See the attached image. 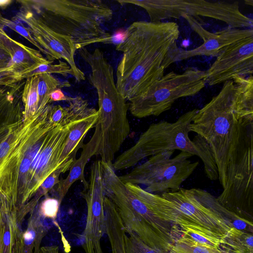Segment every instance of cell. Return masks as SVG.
Masks as SVG:
<instances>
[{"instance_id":"obj_1","label":"cell","mask_w":253,"mask_h":253,"mask_svg":"<svg viewBox=\"0 0 253 253\" xmlns=\"http://www.w3.org/2000/svg\"><path fill=\"white\" fill-rule=\"evenodd\" d=\"M189 129L210 145L224 189L253 137V76L224 83L219 92L198 109Z\"/></svg>"},{"instance_id":"obj_2","label":"cell","mask_w":253,"mask_h":253,"mask_svg":"<svg viewBox=\"0 0 253 253\" xmlns=\"http://www.w3.org/2000/svg\"><path fill=\"white\" fill-rule=\"evenodd\" d=\"M179 35L174 22L138 21L127 28L116 45L123 56L117 66L116 84L126 100L164 76L167 55Z\"/></svg>"},{"instance_id":"obj_3","label":"cell","mask_w":253,"mask_h":253,"mask_svg":"<svg viewBox=\"0 0 253 253\" xmlns=\"http://www.w3.org/2000/svg\"><path fill=\"white\" fill-rule=\"evenodd\" d=\"M101 163L105 195L115 204L126 232H132L150 247L169 253L177 238L178 226L157 214L154 194L138 185L124 183L112 165Z\"/></svg>"},{"instance_id":"obj_4","label":"cell","mask_w":253,"mask_h":253,"mask_svg":"<svg viewBox=\"0 0 253 253\" xmlns=\"http://www.w3.org/2000/svg\"><path fill=\"white\" fill-rule=\"evenodd\" d=\"M154 205L163 220L178 227H196L219 239L232 227L253 233V222L229 211L217 198L199 188L155 194Z\"/></svg>"},{"instance_id":"obj_5","label":"cell","mask_w":253,"mask_h":253,"mask_svg":"<svg viewBox=\"0 0 253 253\" xmlns=\"http://www.w3.org/2000/svg\"><path fill=\"white\" fill-rule=\"evenodd\" d=\"M198 109L181 115L175 122L165 121L151 124L136 143L120 154L112 164L114 170L135 166L143 159L167 151L180 150L196 155L203 161L207 176L211 180L218 178V172L211 148L199 135L192 140L189 126Z\"/></svg>"},{"instance_id":"obj_6","label":"cell","mask_w":253,"mask_h":253,"mask_svg":"<svg viewBox=\"0 0 253 253\" xmlns=\"http://www.w3.org/2000/svg\"><path fill=\"white\" fill-rule=\"evenodd\" d=\"M43 23L68 37L77 50L112 39L103 25L113 18L112 9L101 0H53L41 2Z\"/></svg>"},{"instance_id":"obj_7","label":"cell","mask_w":253,"mask_h":253,"mask_svg":"<svg viewBox=\"0 0 253 253\" xmlns=\"http://www.w3.org/2000/svg\"><path fill=\"white\" fill-rule=\"evenodd\" d=\"M89 83L98 96V117L94 130L100 140L97 156L101 162L112 165L116 154L130 133L128 104L119 92L113 73L96 74Z\"/></svg>"},{"instance_id":"obj_8","label":"cell","mask_w":253,"mask_h":253,"mask_svg":"<svg viewBox=\"0 0 253 253\" xmlns=\"http://www.w3.org/2000/svg\"><path fill=\"white\" fill-rule=\"evenodd\" d=\"M122 5L132 4L144 9L151 22H160L184 16L195 18L202 24L199 16L221 21L228 27L252 29L253 21L240 10L238 1L204 0H118Z\"/></svg>"},{"instance_id":"obj_9","label":"cell","mask_w":253,"mask_h":253,"mask_svg":"<svg viewBox=\"0 0 253 253\" xmlns=\"http://www.w3.org/2000/svg\"><path fill=\"white\" fill-rule=\"evenodd\" d=\"M206 84V72L197 68L189 67L180 74L172 71L130 99L128 109L137 118L158 116L178 99L195 95Z\"/></svg>"},{"instance_id":"obj_10","label":"cell","mask_w":253,"mask_h":253,"mask_svg":"<svg viewBox=\"0 0 253 253\" xmlns=\"http://www.w3.org/2000/svg\"><path fill=\"white\" fill-rule=\"evenodd\" d=\"M174 151H167L152 156L119 177L124 183L144 185L145 191L153 194L177 191L193 173L199 162L190 161L193 155L186 152L181 151L171 158Z\"/></svg>"},{"instance_id":"obj_11","label":"cell","mask_w":253,"mask_h":253,"mask_svg":"<svg viewBox=\"0 0 253 253\" xmlns=\"http://www.w3.org/2000/svg\"><path fill=\"white\" fill-rule=\"evenodd\" d=\"M81 194L87 205L86 224L82 246L85 253H103L100 241L105 233V194L100 160H97L92 164L87 185L84 187Z\"/></svg>"},{"instance_id":"obj_12","label":"cell","mask_w":253,"mask_h":253,"mask_svg":"<svg viewBox=\"0 0 253 253\" xmlns=\"http://www.w3.org/2000/svg\"><path fill=\"white\" fill-rule=\"evenodd\" d=\"M206 72V82L214 85L246 78L253 73V36L237 41L222 48Z\"/></svg>"},{"instance_id":"obj_13","label":"cell","mask_w":253,"mask_h":253,"mask_svg":"<svg viewBox=\"0 0 253 253\" xmlns=\"http://www.w3.org/2000/svg\"><path fill=\"white\" fill-rule=\"evenodd\" d=\"M191 29L203 40L199 46L191 50H185L175 44L169 50L165 64L167 68L172 63L200 55L216 57L224 47L249 37L253 36V28L241 29L227 27L218 32L211 33L206 30L195 18L184 16Z\"/></svg>"},{"instance_id":"obj_14","label":"cell","mask_w":253,"mask_h":253,"mask_svg":"<svg viewBox=\"0 0 253 253\" xmlns=\"http://www.w3.org/2000/svg\"><path fill=\"white\" fill-rule=\"evenodd\" d=\"M99 142L98 134L94 131L89 141L83 145L81 154L73 164L67 177L58 182L57 199L60 204L71 186L76 181L80 180L84 185V188L87 186L88 181L85 180L84 175L85 167L93 156H97Z\"/></svg>"},{"instance_id":"obj_15","label":"cell","mask_w":253,"mask_h":253,"mask_svg":"<svg viewBox=\"0 0 253 253\" xmlns=\"http://www.w3.org/2000/svg\"><path fill=\"white\" fill-rule=\"evenodd\" d=\"M98 117V110L92 107L89 112L73 126L60 155L58 160L60 166L69 160L75 161L78 151L84 145V139L87 132L95 127Z\"/></svg>"},{"instance_id":"obj_16","label":"cell","mask_w":253,"mask_h":253,"mask_svg":"<svg viewBox=\"0 0 253 253\" xmlns=\"http://www.w3.org/2000/svg\"><path fill=\"white\" fill-rule=\"evenodd\" d=\"M104 210L105 234L111 248V253H126L125 249V228L115 204L105 195Z\"/></svg>"},{"instance_id":"obj_17","label":"cell","mask_w":253,"mask_h":253,"mask_svg":"<svg viewBox=\"0 0 253 253\" xmlns=\"http://www.w3.org/2000/svg\"><path fill=\"white\" fill-rule=\"evenodd\" d=\"M218 249L223 253H253V233L232 227L220 239Z\"/></svg>"},{"instance_id":"obj_18","label":"cell","mask_w":253,"mask_h":253,"mask_svg":"<svg viewBox=\"0 0 253 253\" xmlns=\"http://www.w3.org/2000/svg\"><path fill=\"white\" fill-rule=\"evenodd\" d=\"M3 215L2 253H18L22 230L15 213L1 208Z\"/></svg>"},{"instance_id":"obj_19","label":"cell","mask_w":253,"mask_h":253,"mask_svg":"<svg viewBox=\"0 0 253 253\" xmlns=\"http://www.w3.org/2000/svg\"><path fill=\"white\" fill-rule=\"evenodd\" d=\"M178 227L179 237L185 241L198 246L219 249L220 239L196 227L189 226Z\"/></svg>"},{"instance_id":"obj_20","label":"cell","mask_w":253,"mask_h":253,"mask_svg":"<svg viewBox=\"0 0 253 253\" xmlns=\"http://www.w3.org/2000/svg\"><path fill=\"white\" fill-rule=\"evenodd\" d=\"M37 92L41 105L43 106L49 101L51 92L57 88L70 86L68 81L60 82L50 74L44 73L38 75Z\"/></svg>"},{"instance_id":"obj_21","label":"cell","mask_w":253,"mask_h":253,"mask_svg":"<svg viewBox=\"0 0 253 253\" xmlns=\"http://www.w3.org/2000/svg\"><path fill=\"white\" fill-rule=\"evenodd\" d=\"M35 237L36 212H34L28 219L26 230L21 233L18 253H33Z\"/></svg>"},{"instance_id":"obj_22","label":"cell","mask_w":253,"mask_h":253,"mask_svg":"<svg viewBox=\"0 0 253 253\" xmlns=\"http://www.w3.org/2000/svg\"><path fill=\"white\" fill-rule=\"evenodd\" d=\"M125 236L126 253H169L163 250L153 248L143 242L132 232Z\"/></svg>"},{"instance_id":"obj_23","label":"cell","mask_w":253,"mask_h":253,"mask_svg":"<svg viewBox=\"0 0 253 253\" xmlns=\"http://www.w3.org/2000/svg\"><path fill=\"white\" fill-rule=\"evenodd\" d=\"M169 253H223L218 249L191 244L178 237L169 249Z\"/></svg>"},{"instance_id":"obj_24","label":"cell","mask_w":253,"mask_h":253,"mask_svg":"<svg viewBox=\"0 0 253 253\" xmlns=\"http://www.w3.org/2000/svg\"><path fill=\"white\" fill-rule=\"evenodd\" d=\"M60 205L57 198H46L41 204L39 213L44 219L47 218L54 220L57 216Z\"/></svg>"},{"instance_id":"obj_25","label":"cell","mask_w":253,"mask_h":253,"mask_svg":"<svg viewBox=\"0 0 253 253\" xmlns=\"http://www.w3.org/2000/svg\"><path fill=\"white\" fill-rule=\"evenodd\" d=\"M48 227L44 221V219L36 212V237L33 253H40V246L43 237L46 235Z\"/></svg>"},{"instance_id":"obj_26","label":"cell","mask_w":253,"mask_h":253,"mask_svg":"<svg viewBox=\"0 0 253 253\" xmlns=\"http://www.w3.org/2000/svg\"><path fill=\"white\" fill-rule=\"evenodd\" d=\"M69 96L65 95L61 90V88H57L53 91L50 95L49 101H66L68 99Z\"/></svg>"},{"instance_id":"obj_27","label":"cell","mask_w":253,"mask_h":253,"mask_svg":"<svg viewBox=\"0 0 253 253\" xmlns=\"http://www.w3.org/2000/svg\"><path fill=\"white\" fill-rule=\"evenodd\" d=\"M42 143L39 142L34 145L28 153V157L33 161L37 154L41 151Z\"/></svg>"},{"instance_id":"obj_28","label":"cell","mask_w":253,"mask_h":253,"mask_svg":"<svg viewBox=\"0 0 253 253\" xmlns=\"http://www.w3.org/2000/svg\"><path fill=\"white\" fill-rule=\"evenodd\" d=\"M40 253H59V247L56 245L42 247Z\"/></svg>"},{"instance_id":"obj_29","label":"cell","mask_w":253,"mask_h":253,"mask_svg":"<svg viewBox=\"0 0 253 253\" xmlns=\"http://www.w3.org/2000/svg\"><path fill=\"white\" fill-rule=\"evenodd\" d=\"M3 215L2 209H0V253H2V237L3 233Z\"/></svg>"},{"instance_id":"obj_30","label":"cell","mask_w":253,"mask_h":253,"mask_svg":"<svg viewBox=\"0 0 253 253\" xmlns=\"http://www.w3.org/2000/svg\"><path fill=\"white\" fill-rule=\"evenodd\" d=\"M24 58V52L21 50H18L14 53L12 57V61L15 63H19L23 60Z\"/></svg>"},{"instance_id":"obj_31","label":"cell","mask_w":253,"mask_h":253,"mask_svg":"<svg viewBox=\"0 0 253 253\" xmlns=\"http://www.w3.org/2000/svg\"><path fill=\"white\" fill-rule=\"evenodd\" d=\"M9 145L7 142H2L0 144V158L3 157L8 152Z\"/></svg>"},{"instance_id":"obj_32","label":"cell","mask_w":253,"mask_h":253,"mask_svg":"<svg viewBox=\"0 0 253 253\" xmlns=\"http://www.w3.org/2000/svg\"><path fill=\"white\" fill-rule=\"evenodd\" d=\"M31 165L30 161L28 159H24L20 165V169L22 172H25L27 171Z\"/></svg>"},{"instance_id":"obj_33","label":"cell","mask_w":253,"mask_h":253,"mask_svg":"<svg viewBox=\"0 0 253 253\" xmlns=\"http://www.w3.org/2000/svg\"><path fill=\"white\" fill-rule=\"evenodd\" d=\"M15 29L22 35L25 37L28 36V33L26 30L22 27L17 26L15 27Z\"/></svg>"},{"instance_id":"obj_34","label":"cell","mask_w":253,"mask_h":253,"mask_svg":"<svg viewBox=\"0 0 253 253\" xmlns=\"http://www.w3.org/2000/svg\"><path fill=\"white\" fill-rule=\"evenodd\" d=\"M8 2V1L7 0H0V5H4Z\"/></svg>"}]
</instances>
